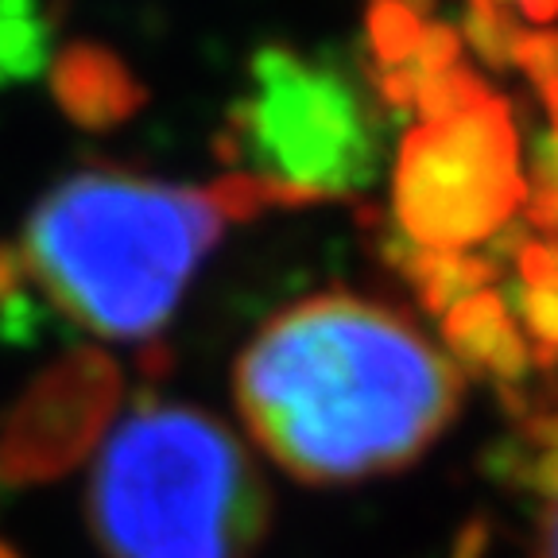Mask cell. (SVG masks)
Returning a JSON list of instances; mask_svg holds the SVG:
<instances>
[{
    "mask_svg": "<svg viewBox=\"0 0 558 558\" xmlns=\"http://www.w3.org/2000/svg\"><path fill=\"white\" fill-rule=\"evenodd\" d=\"M244 430L306 485L403 470L462 408L458 368L408 318L357 295H314L253 333L233 368Z\"/></svg>",
    "mask_w": 558,
    "mask_h": 558,
    "instance_id": "cell-1",
    "label": "cell"
},
{
    "mask_svg": "<svg viewBox=\"0 0 558 558\" xmlns=\"http://www.w3.org/2000/svg\"><path fill=\"white\" fill-rule=\"evenodd\" d=\"M233 209L214 191L113 163L70 171L0 244V314L54 318L97 341H151Z\"/></svg>",
    "mask_w": 558,
    "mask_h": 558,
    "instance_id": "cell-2",
    "label": "cell"
},
{
    "mask_svg": "<svg viewBox=\"0 0 558 558\" xmlns=\"http://www.w3.org/2000/svg\"><path fill=\"white\" fill-rule=\"evenodd\" d=\"M86 512L105 558H253L271 497L218 415L144 396L97 453Z\"/></svg>",
    "mask_w": 558,
    "mask_h": 558,
    "instance_id": "cell-3",
    "label": "cell"
},
{
    "mask_svg": "<svg viewBox=\"0 0 558 558\" xmlns=\"http://www.w3.org/2000/svg\"><path fill=\"white\" fill-rule=\"evenodd\" d=\"M218 156L253 179L268 206H306L373 183L380 129L341 70L291 47H260L218 132Z\"/></svg>",
    "mask_w": 558,
    "mask_h": 558,
    "instance_id": "cell-4",
    "label": "cell"
},
{
    "mask_svg": "<svg viewBox=\"0 0 558 558\" xmlns=\"http://www.w3.org/2000/svg\"><path fill=\"white\" fill-rule=\"evenodd\" d=\"M527 198L505 105L418 124L396 163V218L423 253H462L497 233Z\"/></svg>",
    "mask_w": 558,
    "mask_h": 558,
    "instance_id": "cell-5",
    "label": "cell"
},
{
    "mask_svg": "<svg viewBox=\"0 0 558 558\" xmlns=\"http://www.w3.org/2000/svg\"><path fill=\"white\" fill-rule=\"evenodd\" d=\"M121 396V368L101 353L78 349L59 361L12 411L0 438V470L12 477H47L97 438L109 403Z\"/></svg>",
    "mask_w": 558,
    "mask_h": 558,
    "instance_id": "cell-6",
    "label": "cell"
},
{
    "mask_svg": "<svg viewBox=\"0 0 558 558\" xmlns=\"http://www.w3.org/2000/svg\"><path fill=\"white\" fill-rule=\"evenodd\" d=\"M54 94L78 124L105 129V124L129 117L144 89L132 82L129 66L117 54L94 44H78L54 59Z\"/></svg>",
    "mask_w": 558,
    "mask_h": 558,
    "instance_id": "cell-7",
    "label": "cell"
},
{
    "mask_svg": "<svg viewBox=\"0 0 558 558\" xmlns=\"http://www.w3.org/2000/svg\"><path fill=\"white\" fill-rule=\"evenodd\" d=\"M446 330H450V338L458 341L470 357H481V361H488V365L512 368L527 357L523 338L512 330L505 306H500V299L493 295V291H477V295L450 306Z\"/></svg>",
    "mask_w": 558,
    "mask_h": 558,
    "instance_id": "cell-8",
    "label": "cell"
},
{
    "mask_svg": "<svg viewBox=\"0 0 558 558\" xmlns=\"http://www.w3.org/2000/svg\"><path fill=\"white\" fill-rule=\"evenodd\" d=\"M51 59L44 0H0V89L35 78Z\"/></svg>",
    "mask_w": 558,
    "mask_h": 558,
    "instance_id": "cell-9",
    "label": "cell"
},
{
    "mask_svg": "<svg viewBox=\"0 0 558 558\" xmlns=\"http://www.w3.org/2000/svg\"><path fill=\"white\" fill-rule=\"evenodd\" d=\"M485 101H493L488 86L462 66H450L442 74H435V78H423L415 89V105L418 113H423V124L453 121V117L470 113V109H477Z\"/></svg>",
    "mask_w": 558,
    "mask_h": 558,
    "instance_id": "cell-10",
    "label": "cell"
},
{
    "mask_svg": "<svg viewBox=\"0 0 558 558\" xmlns=\"http://www.w3.org/2000/svg\"><path fill=\"white\" fill-rule=\"evenodd\" d=\"M368 39H373V51L384 62V70H396L415 54L418 39H423V24L400 0H376L368 12Z\"/></svg>",
    "mask_w": 558,
    "mask_h": 558,
    "instance_id": "cell-11",
    "label": "cell"
},
{
    "mask_svg": "<svg viewBox=\"0 0 558 558\" xmlns=\"http://www.w3.org/2000/svg\"><path fill=\"white\" fill-rule=\"evenodd\" d=\"M512 62L532 74L558 121V32H523L512 47Z\"/></svg>",
    "mask_w": 558,
    "mask_h": 558,
    "instance_id": "cell-12",
    "label": "cell"
},
{
    "mask_svg": "<svg viewBox=\"0 0 558 558\" xmlns=\"http://www.w3.org/2000/svg\"><path fill=\"white\" fill-rule=\"evenodd\" d=\"M458 54H462L458 32H450V27H423V39H418L415 54H411L403 66L415 74V82H423V78L442 74V70H450L453 62H458Z\"/></svg>",
    "mask_w": 558,
    "mask_h": 558,
    "instance_id": "cell-13",
    "label": "cell"
},
{
    "mask_svg": "<svg viewBox=\"0 0 558 558\" xmlns=\"http://www.w3.org/2000/svg\"><path fill=\"white\" fill-rule=\"evenodd\" d=\"M547 473H543V505L535 520V550L532 558H558V438L550 442Z\"/></svg>",
    "mask_w": 558,
    "mask_h": 558,
    "instance_id": "cell-14",
    "label": "cell"
},
{
    "mask_svg": "<svg viewBox=\"0 0 558 558\" xmlns=\"http://www.w3.org/2000/svg\"><path fill=\"white\" fill-rule=\"evenodd\" d=\"M520 9L527 20H539V24H547V20L558 16V0H520Z\"/></svg>",
    "mask_w": 558,
    "mask_h": 558,
    "instance_id": "cell-15",
    "label": "cell"
}]
</instances>
